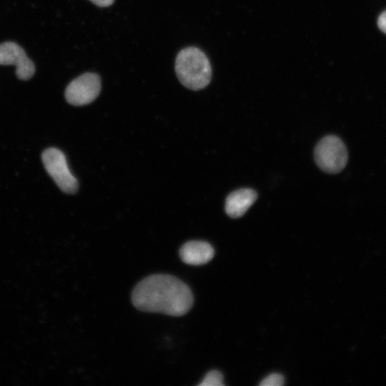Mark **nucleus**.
Here are the masks:
<instances>
[{
	"label": "nucleus",
	"mask_w": 386,
	"mask_h": 386,
	"mask_svg": "<svg viewBox=\"0 0 386 386\" xmlns=\"http://www.w3.org/2000/svg\"><path fill=\"white\" fill-rule=\"evenodd\" d=\"M132 300L135 307L142 311L181 316L191 309L193 295L180 279L157 274L145 277L137 284Z\"/></svg>",
	"instance_id": "f257e3e1"
},
{
	"label": "nucleus",
	"mask_w": 386,
	"mask_h": 386,
	"mask_svg": "<svg viewBox=\"0 0 386 386\" xmlns=\"http://www.w3.org/2000/svg\"><path fill=\"white\" fill-rule=\"evenodd\" d=\"M174 67L179 81L189 89H204L211 81L210 62L206 54L197 47L182 49L176 57Z\"/></svg>",
	"instance_id": "f03ea898"
},
{
	"label": "nucleus",
	"mask_w": 386,
	"mask_h": 386,
	"mask_svg": "<svg viewBox=\"0 0 386 386\" xmlns=\"http://www.w3.org/2000/svg\"><path fill=\"white\" fill-rule=\"evenodd\" d=\"M315 160L324 172L336 174L346 166L348 154L342 140L334 135L322 138L315 149Z\"/></svg>",
	"instance_id": "7ed1b4c3"
},
{
	"label": "nucleus",
	"mask_w": 386,
	"mask_h": 386,
	"mask_svg": "<svg viewBox=\"0 0 386 386\" xmlns=\"http://www.w3.org/2000/svg\"><path fill=\"white\" fill-rule=\"evenodd\" d=\"M41 159L46 171L59 189L67 194H74L78 182L71 173L64 154L59 149L51 147L44 150Z\"/></svg>",
	"instance_id": "20e7f679"
},
{
	"label": "nucleus",
	"mask_w": 386,
	"mask_h": 386,
	"mask_svg": "<svg viewBox=\"0 0 386 386\" xmlns=\"http://www.w3.org/2000/svg\"><path fill=\"white\" fill-rule=\"evenodd\" d=\"M101 91L100 76L86 72L72 80L65 90V99L74 106H82L92 102Z\"/></svg>",
	"instance_id": "39448f33"
},
{
	"label": "nucleus",
	"mask_w": 386,
	"mask_h": 386,
	"mask_svg": "<svg viewBox=\"0 0 386 386\" xmlns=\"http://www.w3.org/2000/svg\"><path fill=\"white\" fill-rule=\"evenodd\" d=\"M0 64L14 65L16 75L21 80H28L35 72V66L24 50L17 44L6 41L0 44Z\"/></svg>",
	"instance_id": "423d86ee"
},
{
	"label": "nucleus",
	"mask_w": 386,
	"mask_h": 386,
	"mask_svg": "<svg viewBox=\"0 0 386 386\" xmlns=\"http://www.w3.org/2000/svg\"><path fill=\"white\" fill-rule=\"evenodd\" d=\"M214 254L213 247L204 241H189L179 249L181 259L191 265H201L209 262Z\"/></svg>",
	"instance_id": "0eeeda50"
},
{
	"label": "nucleus",
	"mask_w": 386,
	"mask_h": 386,
	"mask_svg": "<svg viewBox=\"0 0 386 386\" xmlns=\"http://www.w3.org/2000/svg\"><path fill=\"white\" fill-rule=\"evenodd\" d=\"M257 198L256 192L243 188L230 193L225 201V212L232 218L242 217Z\"/></svg>",
	"instance_id": "6e6552de"
},
{
	"label": "nucleus",
	"mask_w": 386,
	"mask_h": 386,
	"mask_svg": "<svg viewBox=\"0 0 386 386\" xmlns=\"http://www.w3.org/2000/svg\"><path fill=\"white\" fill-rule=\"evenodd\" d=\"M199 386H222L223 376L222 373L217 370H211L204 376L202 382Z\"/></svg>",
	"instance_id": "1a4fd4ad"
},
{
	"label": "nucleus",
	"mask_w": 386,
	"mask_h": 386,
	"mask_svg": "<svg viewBox=\"0 0 386 386\" xmlns=\"http://www.w3.org/2000/svg\"><path fill=\"white\" fill-rule=\"evenodd\" d=\"M284 383V377L279 373H272L264 377L260 382L261 386H281Z\"/></svg>",
	"instance_id": "9d476101"
},
{
	"label": "nucleus",
	"mask_w": 386,
	"mask_h": 386,
	"mask_svg": "<svg viewBox=\"0 0 386 386\" xmlns=\"http://www.w3.org/2000/svg\"><path fill=\"white\" fill-rule=\"evenodd\" d=\"M377 26L382 32L386 34V11L382 12L378 17Z\"/></svg>",
	"instance_id": "9b49d317"
},
{
	"label": "nucleus",
	"mask_w": 386,
	"mask_h": 386,
	"mask_svg": "<svg viewBox=\"0 0 386 386\" xmlns=\"http://www.w3.org/2000/svg\"><path fill=\"white\" fill-rule=\"evenodd\" d=\"M93 4L99 7H108L111 6L114 0H89Z\"/></svg>",
	"instance_id": "f8f14e48"
}]
</instances>
